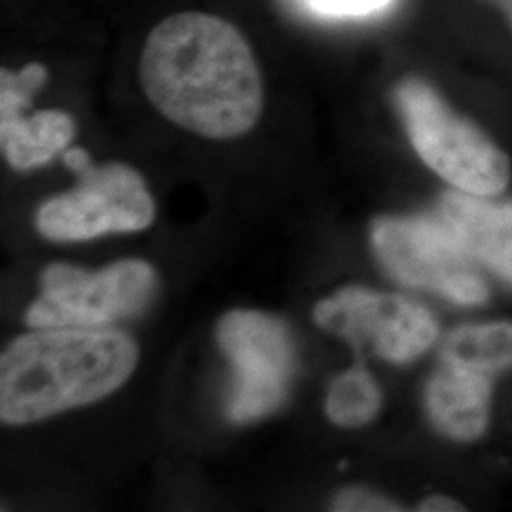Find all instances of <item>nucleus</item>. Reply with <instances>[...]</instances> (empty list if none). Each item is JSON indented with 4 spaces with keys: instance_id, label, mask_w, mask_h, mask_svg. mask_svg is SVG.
<instances>
[{
    "instance_id": "2",
    "label": "nucleus",
    "mask_w": 512,
    "mask_h": 512,
    "mask_svg": "<svg viewBox=\"0 0 512 512\" xmlns=\"http://www.w3.org/2000/svg\"><path fill=\"white\" fill-rule=\"evenodd\" d=\"M139 349L122 330L40 329L14 340L0 361V418L25 425L116 391L135 370Z\"/></svg>"
},
{
    "instance_id": "1",
    "label": "nucleus",
    "mask_w": 512,
    "mask_h": 512,
    "mask_svg": "<svg viewBox=\"0 0 512 512\" xmlns=\"http://www.w3.org/2000/svg\"><path fill=\"white\" fill-rule=\"evenodd\" d=\"M139 76L167 120L207 139L249 133L264 107L251 44L234 23L207 12L162 19L143 46Z\"/></svg>"
},
{
    "instance_id": "6",
    "label": "nucleus",
    "mask_w": 512,
    "mask_h": 512,
    "mask_svg": "<svg viewBox=\"0 0 512 512\" xmlns=\"http://www.w3.org/2000/svg\"><path fill=\"white\" fill-rule=\"evenodd\" d=\"M78 186L40 207L38 232L54 241H82L114 232H137L154 220V200L129 165H90Z\"/></svg>"
},
{
    "instance_id": "5",
    "label": "nucleus",
    "mask_w": 512,
    "mask_h": 512,
    "mask_svg": "<svg viewBox=\"0 0 512 512\" xmlns=\"http://www.w3.org/2000/svg\"><path fill=\"white\" fill-rule=\"evenodd\" d=\"M372 243L387 272L410 287H423L458 304H480L488 287L461 239L446 222L380 219Z\"/></svg>"
},
{
    "instance_id": "15",
    "label": "nucleus",
    "mask_w": 512,
    "mask_h": 512,
    "mask_svg": "<svg viewBox=\"0 0 512 512\" xmlns=\"http://www.w3.org/2000/svg\"><path fill=\"white\" fill-rule=\"evenodd\" d=\"M334 511H399L393 501L385 499L382 495L374 494L365 488H348L336 495L332 503Z\"/></svg>"
},
{
    "instance_id": "7",
    "label": "nucleus",
    "mask_w": 512,
    "mask_h": 512,
    "mask_svg": "<svg viewBox=\"0 0 512 512\" xmlns=\"http://www.w3.org/2000/svg\"><path fill=\"white\" fill-rule=\"evenodd\" d=\"M219 344L236 368L228 418L251 423L274 414L294 374L293 338L285 323L260 311H230L220 321Z\"/></svg>"
},
{
    "instance_id": "10",
    "label": "nucleus",
    "mask_w": 512,
    "mask_h": 512,
    "mask_svg": "<svg viewBox=\"0 0 512 512\" xmlns=\"http://www.w3.org/2000/svg\"><path fill=\"white\" fill-rule=\"evenodd\" d=\"M427 410L446 437L478 439L490 418L488 374L444 361L427 387Z\"/></svg>"
},
{
    "instance_id": "17",
    "label": "nucleus",
    "mask_w": 512,
    "mask_h": 512,
    "mask_svg": "<svg viewBox=\"0 0 512 512\" xmlns=\"http://www.w3.org/2000/svg\"><path fill=\"white\" fill-rule=\"evenodd\" d=\"M63 162H65V165H69L76 173H82L90 165H93L90 154L84 148H69V150H65L63 152Z\"/></svg>"
},
{
    "instance_id": "11",
    "label": "nucleus",
    "mask_w": 512,
    "mask_h": 512,
    "mask_svg": "<svg viewBox=\"0 0 512 512\" xmlns=\"http://www.w3.org/2000/svg\"><path fill=\"white\" fill-rule=\"evenodd\" d=\"M482 196L448 192L442 196V220L471 255L512 281V205H494Z\"/></svg>"
},
{
    "instance_id": "3",
    "label": "nucleus",
    "mask_w": 512,
    "mask_h": 512,
    "mask_svg": "<svg viewBox=\"0 0 512 512\" xmlns=\"http://www.w3.org/2000/svg\"><path fill=\"white\" fill-rule=\"evenodd\" d=\"M395 101L418 156L446 183L475 196L499 194L511 179L509 158L418 78L403 80Z\"/></svg>"
},
{
    "instance_id": "12",
    "label": "nucleus",
    "mask_w": 512,
    "mask_h": 512,
    "mask_svg": "<svg viewBox=\"0 0 512 512\" xmlns=\"http://www.w3.org/2000/svg\"><path fill=\"white\" fill-rule=\"evenodd\" d=\"M442 361L484 374L512 366V325L495 323L452 332L442 344Z\"/></svg>"
},
{
    "instance_id": "16",
    "label": "nucleus",
    "mask_w": 512,
    "mask_h": 512,
    "mask_svg": "<svg viewBox=\"0 0 512 512\" xmlns=\"http://www.w3.org/2000/svg\"><path fill=\"white\" fill-rule=\"evenodd\" d=\"M418 509L423 512L463 511V507H461L459 503L452 501V499H448V497H442V495H433V497H427L425 501H421L420 507H418Z\"/></svg>"
},
{
    "instance_id": "8",
    "label": "nucleus",
    "mask_w": 512,
    "mask_h": 512,
    "mask_svg": "<svg viewBox=\"0 0 512 512\" xmlns=\"http://www.w3.org/2000/svg\"><path fill=\"white\" fill-rule=\"evenodd\" d=\"M321 329L346 338L359 353L370 349L391 363H408L431 348L439 329L420 304L397 294L342 289L313 310Z\"/></svg>"
},
{
    "instance_id": "14",
    "label": "nucleus",
    "mask_w": 512,
    "mask_h": 512,
    "mask_svg": "<svg viewBox=\"0 0 512 512\" xmlns=\"http://www.w3.org/2000/svg\"><path fill=\"white\" fill-rule=\"evenodd\" d=\"M310 10L329 18H366L382 12L391 0H306Z\"/></svg>"
},
{
    "instance_id": "4",
    "label": "nucleus",
    "mask_w": 512,
    "mask_h": 512,
    "mask_svg": "<svg viewBox=\"0 0 512 512\" xmlns=\"http://www.w3.org/2000/svg\"><path fill=\"white\" fill-rule=\"evenodd\" d=\"M156 285L154 268L143 260H122L95 274L52 264L42 274V293L25 321L33 329L103 327L145 310Z\"/></svg>"
},
{
    "instance_id": "18",
    "label": "nucleus",
    "mask_w": 512,
    "mask_h": 512,
    "mask_svg": "<svg viewBox=\"0 0 512 512\" xmlns=\"http://www.w3.org/2000/svg\"><path fill=\"white\" fill-rule=\"evenodd\" d=\"M488 2H494L495 6H499L512 25V0H488Z\"/></svg>"
},
{
    "instance_id": "9",
    "label": "nucleus",
    "mask_w": 512,
    "mask_h": 512,
    "mask_svg": "<svg viewBox=\"0 0 512 512\" xmlns=\"http://www.w3.org/2000/svg\"><path fill=\"white\" fill-rule=\"evenodd\" d=\"M46 78L48 71L40 63H29L18 73L0 71V145L6 162L19 171L48 164L73 141L76 128L71 114L63 110L25 114Z\"/></svg>"
},
{
    "instance_id": "13",
    "label": "nucleus",
    "mask_w": 512,
    "mask_h": 512,
    "mask_svg": "<svg viewBox=\"0 0 512 512\" xmlns=\"http://www.w3.org/2000/svg\"><path fill=\"white\" fill-rule=\"evenodd\" d=\"M382 404V395L365 366H353L330 385L327 416L340 427H361L372 420Z\"/></svg>"
}]
</instances>
